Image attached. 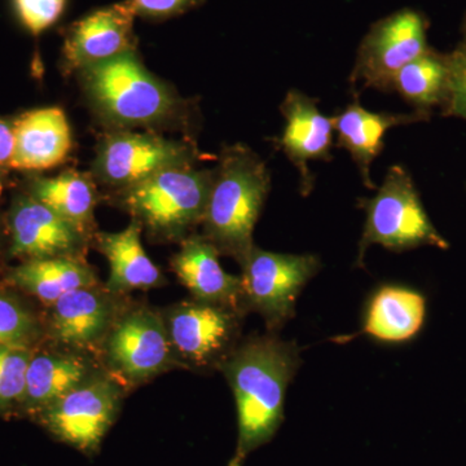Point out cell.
<instances>
[{
  "mask_svg": "<svg viewBox=\"0 0 466 466\" xmlns=\"http://www.w3.org/2000/svg\"><path fill=\"white\" fill-rule=\"evenodd\" d=\"M300 349L275 333L238 343L219 367L238 410V443L228 466H242L269 443L284 421L288 386L300 367Z\"/></svg>",
  "mask_w": 466,
  "mask_h": 466,
  "instance_id": "obj_1",
  "label": "cell"
},
{
  "mask_svg": "<svg viewBox=\"0 0 466 466\" xmlns=\"http://www.w3.org/2000/svg\"><path fill=\"white\" fill-rule=\"evenodd\" d=\"M78 76L92 113L108 130L186 125V101L153 76L135 51L86 67Z\"/></svg>",
  "mask_w": 466,
  "mask_h": 466,
  "instance_id": "obj_2",
  "label": "cell"
},
{
  "mask_svg": "<svg viewBox=\"0 0 466 466\" xmlns=\"http://www.w3.org/2000/svg\"><path fill=\"white\" fill-rule=\"evenodd\" d=\"M214 177L202 233L220 256L240 262L254 247L253 232L271 191L265 162L244 144L225 147Z\"/></svg>",
  "mask_w": 466,
  "mask_h": 466,
  "instance_id": "obj_3",
  "label": "cell"
},
{
  "mask_svg": "<svg viewBox=\"0 0 466 466\" xmlns=\"http://www.w3.org/2000/svg\"><path fill=\"white\" fill-rule=\"evenodd\" d=\"M213 168L183 165L115 192L116 205L137 220L150 241L182 242L207 211Z\"/></svg>",
  "mask_w": 466,
  "mask_h": 466,
  "instance_id": "obj_4",
  "label": "cell"
},
{
  "mask_svg": "<svg viewBox=\"0 0 466 466\" xmlns=\"http://www.w3.org/2000/svg\"><path fill=\"white\" fill-rule=\"evenodd\" d=\"M360 208L367 217L358 245L359 267L363 266L367 250L372 245H381L391 251L420 247L441 250L450 248L426 213L412 177L400 165L389 168L376 195L360 200Z\"/></svg>",
  "mask_w": 466,
  "mask_h": 466,
  "instance_id": "obj_5",
  "label": "cell"
},
{
  "mask_svg": "<svg viewBox=\"0 0 466 466\" xmlns=\"http://www.w3.org/2000/svg\"><path fill=\"white\" fill-rule=\"evenodd\" d=\"M97 357L103 370L124 389L137 388L180 368L162 312L128 302L110 328Z\"/></svg>",
  "mask_w": 466,
  "mask_h": 466,
  "instance_id": "obj_6",
  "label": "cell"
},
{
  "mask_svg": "<svg viewBox=\"0 0 466 466\" xmlns=\"http://www.w3.org/2000/svg\"><path fill=\"white\" fill-rule=\"evenodd\" d=\"M238 265L245 309L259 314L267 332L275 334L294 318L299 294L321 268L314 254L274 253L257 245Z\"/></svg>",
  "mask_w": 466,
  "mask_h": 466,
  "instance_id": "obj_7",
  "label": "cell"
},
{
  "mask_svg": "<svg viewBox=\"0 0 466 466\" xmlns=\"http://www.w3.org/2000/svg\"><path fill=\"white\" fill-rule=\"evenodd\" d=\"M205 158L196 144L171 140L152 131L108 130L96 147L91 175L113 193L133 187L153 175Z\"/></svg>",
  "mask_w": 466,
  "mask_h": 466,
  "instance_id": "obj_8",
  "label": "cell"
},
{
  "mask_svg": "<svg viewBox=\"0 0 466 466\" xmlns=\"http://www.w3.org/2000/svg\"><path fill=\"white\" fill-rule=\"evenodd\" d=\"M161 312L180 368L219 370L241 342L245 314L238 309L192 299Z\"/></svg>",
  "mask_w": 466,
  "mask_h": 466,
  "instance_id": "obj_9",
  "label": "cell"
},
{
  "mask_svg": "<svg viewBox=\"0 0 466 466\" xmlns=\"http://www.w3.org/2000/svg\"><path fill=\"white\" fill-rule=\"evenodd\" d=\"M124 390L121 383L101 370L34 420L55 440L94 456L121 412Z\"/></svg>",
  "mask_w": 466,
  "mask_h": 466,
  "instance_id": "obj_10",
  "label": "cell"
},
{
  "mask_svg": "<svg viewBox=\"0 0 466 466\" xmlns=\"http://www.w3.org/2000/svg\"><path fill=\"white\" fill-rule=\"evenodd\" d=\"M426 21L419 12L401 9L377 21L359 47L350 85L391 92L401 67L428 51Z\"/></svg>",
  "mask_w": 466,
  "mask_h": 466,
  "instance_id": "obj_11",
  "label": "cell"
},
{
  "mask_svg": "<svg viewBox=\"0 0 466 466\" xmlns=\"http://www.w3.org/2000/svg\"><path fill=\"white\" fill-rule=\"evenodd\" d=\"M5 223L9 236L8 256L21 262L85 259L94 238L26 191L12 198Z\"/></svg>",
  "mask_w": 466,
  "mask_h": 466,
  "instance_id": "obj_12",
  "label": "cell"
},
{
  "mask_svg": "<svg viewBox=\"0 0 466 466\" xmlns=\"http://www.w3.org/2000/svg\"><path fill=\"white\" fill-rule=\"evenodd\" d=\"M126 303L125 296L112 293L103 284L69 291L50 306L45 319L46 339L56 348L97 355Z\"/></svg>",
  "mask_w": 466,
  "mask_h": 466,
  "instance_id": "obj_13",
  "label": "cell"
},
{
  "mask_svg": "<svg viewBox=\"0 0 466 466\" xmlns=\"http://www.w3.org/2000/svg\"><path fill=\"white\" fill-rule=\"evenodd\" d=\"M280 112L285 125L276 146L299 171V191L306 198L315 186L309 162L332 159L334 116H325L318 100L299 90L288 91Z\"/></svg>",
  "mask_w": 466,
  "mask_h": 466,
  "instance_id": "obj_14",
  "label": "cell"
},
{
  "mask_svg": "<svg viewBox=\"0 0 466 466\" xmlns=\"http://www.w3.org/2000/svg\"><path fill=\"white\" fill-rule=\"evenodd\" d=\"M135 15L130 2L96 9L76 21L66 30L64 66L67 72L86 67L135 51Z\"/></svg>",
  "mask_w": 466,
  "mask_h": 466,
  "instance_id": "obj_15",
  "label": "cell"
},
{
  "mask_svg": "<svg viewBox=\"0 0 466 466\" xmlns=\"http://www.w3.org/2000/svg\"><path fill=\"white\" fill-rule=\"evenodd\" d=\"M219 251L204 236L192 233L180 242L171 269L193 299L225 306L247 315L240 276L231 275L219 262Z\"/></svg>",
  "mask_w": 466,
  "mask_h": 466,
  "instance_id": "obj_16",
  "label": "cell"
},
{
  "mask_svg": "<svg viewBox=\"0 0 466 466\" xmlns=\"http://www.w3.org/2000/svg\"><path fill=\"white\" fill-rule=\"evenodd\" d=\"M101 370L103 367L86 352L61 348L36 349L27 368L21 415L34 419Z\"/></svg>",
  "mask_w": 466,
  "mask_h": 466,
  "instance_id": "obj_17",
  "label": "cell"
},
{
  "mask_svg": "<svg viewBox=\"0 0 466 466\" xmlns=\"http://www.w3.org/2000/svg\"><path fill=\"white\" fill-rule=\"evenodd\" d=\"M428 119V116L412 112H372L359 103L358 96L339 115L334 116V133L339 148L348 150L357 165L364 186L376 188L370 177V167L385 148V137L389 131L400 126L412 125Z\"/></svg>",
  "mask_w": 466,
  "mask_h": 466,
  "instance_id": "obj_18",
  "label": "cell"
},
{
  "mask_svg": "<svg viewBox=\"0 0 466 466\" xmlns=\"http://www.w3.org/2000/svg\"><path fill=\"white\" fill-rule=\"evenodd\" d=\"M73 148V135L63 109L39 108L15 119V152L11 168L50 170L64 164Z\"/></svg>",
  "mask_w": 466,
  "mask_h": 466,
  "instance_id": "obj_19",
  "label": "cell"
},
{
  "mask_svg": "<svg viewBox=\"0 0 466 466\" xmlns=\"http://www.w3.org/2000/svg\"><path fill=\"white\" fill-rule=\"evenodd\" d=\"M142 232V226L133 219L124 231H97L92 238L95 248L108 260L109 278L104 287L112 293L126 296L167 284V278L144 250Z\"/></svg>",
  "mask_w": 466,
  "mask_h": 466,
  "instance_id": "obj_20",
  "label": "cell"
},
{
  "mask_svg": "<svg viewBox=\"0 0 466 466\" xmlns=\"http://www.w3.org/2000/svg\"><path fill=\"white\" fill-rule=\"evenodd\" d=\"M426 299L420 291L383 285L370 297L363 333L389 343L410 341L424 327Z\"/></svg>",
  "mask_w": 466,
  "mask_h": 466,
  "instance_id": "obj_21",
  "label": "cell"
},
{
  "mask_svg": "<svg viewBox=\"0 0 466 466\" xmlns=\"http://www.w3.org/2000/svg\"><path fill=\"white\" fill-rule=\"evenodd\" d=\"M5 283L50 308L69 291L99 285V278L85 259L50 258L21 262L5 275Z\"/></svg>",
  "mask_w": 466,
  "mask_h": 466,
  "instance_id": "obj_22",
  "label": "cell"
},
{
  "mask_svg": "<svg viewBox=\"0 0 466 466\" xmlns=\"http://www.w3.org/2000/svg\"><path fill=\"white\" fill-rule=\"evenodd\" d=\"M26 192L92 238L97 232L95 208L100 193L91 174L66 170L57 177H34L27 183Z\"/></svg>",
  "mask_w": 466,
  "mask_h": 466,
  "instance_id": "obj_23",
  "label": "cell"
},
{
  "mask_svg": "<svg viewBox=\"0 0 466 466\" xmlns=\"http://www.w3.org/2000/svg\"><path fill=\"white\" fill-rule=\"evenodd\" d=\"M449 84L447 55L428 50L401 67L392 82L391 92L400 95L413 112L429 116L437 106H443Z\"/></svg>",
  "mask_w": 466,
  "mask_h": 466,
  "instance_id": "obj_24",
  "label": "cell"
},
{
  "mask_svg": "<svg viewBox=\"0 0 466 466\" xmlns=\"http://www.w3.org/2000/svg\"><path fill=\"white\" fill-rule=\"evenodd\" d=\"M43 339L45 320L11 287H0V345L39 348Z\"/></svg>",
  "mask_w": 466,
  "mask_h": 466,
  "instance_id": "obj_25",
  "label": "cell"
},
{
  "mask_svg": "<svg viewBox=\"0 0 466 466\" xmlns=\"http://www.w3.org/2000/svg\"><path fill=\"white\" fill-rule=\"evenodd\" d=\"M38 348L0 345V416L20 413L26 386V373Z\"/></svg>",
  "mask_w": 466,
  "mask_h": 466,
  "instance_id": "obj_26",
  "label": "cell"
},
{
  "mask_svg": "<svg viewBox=\"0 0 466 466\" xmlns=\"http://www.w3.org/2000/svg\"><path fill=\"white\" fill-rule=\"evenodd\" d=\"M18 20L34 36L41 35L57 23L67 0H12Z\"/></svg>",
  "mask_w": 466,
  "mask_h": 466,
  "instance_id": "obj_27",
  "label": "cell"
},
{
  "mask_svg": "<svg viewBox=\"0 0 466 466\" xmlns=\"http://www.w3.org/2000/svg\"><path fill=\"white\" fill-rule=\"evenodd\" d=\"M449 60V84H447L444 115L466 121V42L460 45Z\"/></svg>",
  "mask_w": 466,
  "mask_h": 466,
  "instance_id": "obj_28",
  "label": "cell"
},
{
  "mask_svg": "<svg viewBox=\"0 0 466 466\" xmlns=\"http://www.w3.org/2000/svg\"><path fill=\"white\" fill-rule=\"evenodd\" d=\"M137 16L162 20L184 14L200 0H128Z\"/></svg>",
  "mask_w": 466,
  "mask_h": 466,
  "instance_id": "obj_29",
  "label": "cell"
},
{
  "mask_svg": "<svg viewBox=\"0 0 466 466\" xmlns=\"http://www.w3.org/2000/svg\"><path fill=\"white\" fill-rule=\"evenodd\" d=\"M15 152V121L0 118V171L11 168Z\"/></svg>",
  "mask_w": 466,
  "mask_h": 466,
  "instance_id": "obj_30",
  "label": "cell"
},
{
  "mask_svg": "<svg viewBox=\"0 0 466 466\" xmlns=\"http://www.w3.org/2000/svg\"><path fill=\"white\" fill-rule=\"evenodd\" d=\"M5 233H7V223L3 219L0 213V258H2L3 250H5Z\"/></svg>",
  "mask_w": 466,
  "mask_h": 466,
  "instance_id": "obj_31",
  "label": "cell"
},
{
  "mask_svg": "<svg viewBox=\"0 0 466 466\" xmlns=\"http://www.w3.org/2000/svg\"><path fill=\"white\" fill-rule=\"evenodd\" d=\"M465 32H466V20H465Z\"/></svg>",
  "mask_w": 466,
  "mask_h": 466,
  "instance_id": "obj_32",
  "label": "cell"
}]
</instances>
